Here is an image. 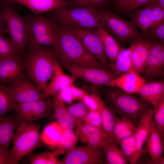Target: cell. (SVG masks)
I'll list each match as a JSON object with an SVG mask.
<instances>
[{"mask_svg": "<svg viewBox=\"0 0 164 164\" xmlns=\"http://www.w3.org/2000/svg\"><path fill=\"white\" fill-rule=\"evenodd\" d=\"M54 49L61 66L75 65L105 69L68 26L61 24L58 25V41Z\"/></svg>", "mask_w": 164, "mask_h": 164, "instance_id": "6da1fadb", "label": "cell"}, {"mask_svg": "<svg viewBox=\"0 0 164 164\" xmlns=\"http://www.w3.org/2000/svg\"><path fill=\"white\" fill-rule=\"evenodd\" d=\"M29 51L24 63L29 78L42 93L54 73L57 59L53 49L30 44Z\"/></svg>", "mask_w": 164, "mask_h": 164, "instance_id": "7a4b0ae2", "label": "cell"}, {"mask_svg": "<svg viewBox=\"0 0 164 164\" xmlns=\"http://www.w3.org/2000/svg\"><path fill=\"white\" fill-rule=\"evenodd\" d=\"M104 101L121 118L130 119L137 124L151 104L140 97L116 87H108L103 92Z\"/></svg>", "mask_w": 164, "mask_h": 164, "instance_id": "3957f363", "label": "cell"}, {"mask_svg": "<svg viewBox=\"0 0 164 164\" xmlns=\"http://www.w3.org/2000/svg\"><path fill=\"white\" fill-rule=\"evenodd\" d=\"M4 14L7 29L18 56L32 39L28 22V17L21 15L16 11L12 3L6 0H0Z\"/></svg>", "mask_w": 164, "mask_h": 164, "instance_id": "277c9868", "label": "cell"}, {"mask_svg": "<svg viewBox=\"0 0 164 164\" xmlns=\"http://www.w3.org/2000/svg\"><path fill=\"white\" fill-rule=\"evenodd\" d=\"M50 16L60 24L71 27L96 29L100 25L96 8L91 5L58 8L51 11Z\"/></svg>", "mask_w": 164, "mask_h": 164, "instance_id": "5b68a950", "label": "cell"}, {"mask_svg": "<svg viewBox=\"0 0 164 164\" xmlns=\"http://www.w3.org/2000/svg\"><path fill=\"white\" fill-rule=\"evenodd\" d=\"M40 136L39 126L33 122L18 125L10 151V164H17L30 155L39 145Z\"/></svg>", "mask_w": 164, "mask_h": 164, "instance_id": "8992f818", "label": "cell"}, {"mask_svg": "<svg viewBox=\"0 0 164 164\" xmlns=\"http://www.w3.org/2000/svg\"><path fill=\"white\" fill-rule=\"evenodd\" d=\"M96 9L101 26L119 43H129L139 36L137 27L132 21L104 8Z\"/></svg>", "mask_w": 164, "mask_h": 164, "instance_id": "52a82bcc", "label": "cell"}, {"mask_svg": "<svg viewBox=\"0 0 164 164\" xmlns=\"http://www.w3.org/2000/svg\"><path fill=\"white\" fill-rule=\"evenodd\" d=\"M29 27L32 35L29 44L54 49L58 39V25L56 22L41 15L28 17Z\"/></svg>", "mask_w": 164, "mask_h": 164, "instance_id": "ba28073f", "label": "cell"}, {"mask_svg": "<svg viewBox=\"0 0 164 164\" xmlns=\"http://www.w3.org/2000/svg\"><path fill=\"white\" fill-rule=\"evenodd\" d=\"M48 98L15 105L14 110L16 113L15 117L18 125L22 123H32L51 116L53 114L51 99Z\"/></svg>", "mask_w": 164, "mask_h": 164, "instance_id": "9c48e42d", "label": "cell"}, {"mask_svg": "<svg viewBox=\"0 0 164 164\" xmlns=\"http://www.w3.org/2000/svg\"><path fill=\"white\" fill-rule=\"evenodd\" d=\"M12 103L17 104L37 101L42 98V92L24 76L11 83L4 84Z\"/></svg>", "mask_w": 164, "mask_h": 164, "instance_id": "30bf717a", "label": "cell"}, {"mask_svg": "<svg viewBox=\"0 0 164 164\" xmlns=\"http://www.w3.org/2000/svg\"><path fill=\"white\" fill-rule=\"evenodd\" d=\"M62 66L75 80L80 79L95 85H106L117 76L112 72L104 69L75 65Z\"/></svg>", "mask_w": 164, "mask_h": 164, "instance_id": "8fae6325", "label": "cell"}, {"mask_svg": "<svg viewBox=\"0 0 164 164\" xmlns=\"http://www.w3.org/2000/svg\"><path fill=\"white\" fill-rule=\"evenodd\" d=\"M69 27L85 48L95 57L104 68L110 71L109 62L96 30Z\"/></svg>", "mask_w": 164, "mask_h": 164, "instance_id": "7c38bea8", "label": "cell"}, {"mask_svg": "<svg viewBox=\"0 0 164 164\" xmlns=\"http://www.w3.org/2000/svg\"><path fill=\"white\" fill-rule=\"evenodd\" d=\"M104 154L103 147H95L87 145L75 148L67 152L61 164H101Z\"/></svg>", "mask_w": 164, "mask_h": 164, "instance_id": "4fadbf2b", "label": "cell"}, {"mask_svg": "<svg viewBox=\"0 0 164 164\" xmlns=\"http://www.w3.org/2000/svg\"><path fill=\"white\" fill-rule=\"evenodd\" d=\"M164 75V43L153 40L141 75L146 81L154 80Z\"/></svg>", "mask_w": 164, "mask_h": 164, "instance_id": "5bb4252c", "label": "cell"}, {"mask_svg": "<svg viewBox=\"0 0 164 164\" xmlns=\"http://www.w3.org/2000/svg\"><path fill=\"white\" fill-rule=\"evenodd\" d=\"M131 21L142 31L148 30L164 20V10L144 5L130 14Z\"/></svg>", "mask_w": 164, "mask_h": 164, "instance_id": "9a60e30c", "label": "cell"}, {"mask_svg": "<svg viewBox=\"0 0 164 164\" xmlns=\"http://www.w3.org/2000/svg\"><path fill=\"white\" fill-rule=\"evenodd\" d=\"M153 109L151 108L143 114L137 124L135 150L129 164H135L140 159L143 146L148 138L153 122Z\"/></svg>", "mask_w": 164, "mask_h": 164, "instance_id": "2e32d148", "label": "cell"}, {"mask_svg": "<svg viewBox=\"0 0 164 164\" xmlns=\"http://www.w3.org/2000/svg\"><path fill=\"white\" fill-rule=\"evenodd\" d=\"M152 41L139 36L129 42L132 70L140 75L145 67Z\"/></svg>", "mask_w": 164, "mask_h": 164, "instance_id": "e0dca14e", "label": "cell"}, {"mask_svg": "<svg viewBox=\"0 0 164 164\" xmlns=\"http://www.w3.org/2000/svg\"><path fill=\"white\" fill-rule=\"evenodd\" d=\"M75 132L78 140L91 146L103 147L108 140H111L101 128L82 122L76 126Z\"/></svg>", "mask_w": 164, "mask_h": 164, "instance_id": "ac0fdd59", "label": "cell"}, {"mask_svg": "<svg viewBox=\"0 0 164 164\" xmlns=\"http://www.w3.org/2000/svg\"><path fill=\"white\" fill-rule=\"evenodd\" d=\"M23 67L16 55L0 57V82L8 84L22 77Z\"/></svg>", "mask_w": 164, "mask_h": 164, "instance_id": "d6986e66", "label": "cell"}, {"mask_svg": "<svg viewBox=\"0 0 164 164\" xmlns=\"http://www.w3.org/2000/svg\"><path fill=\"white\" fill-rule=\"evenodd\" d=\"M145 79L133 70L124 73L109 82L107 87H116L128 93H138L145 82Z\"/></svg>", "mask_w": 164, "mask_h": 164, "instance_id": "ffe728a7", "label": "cell"}, {"mask_svg": "<svg viewBox=\"0 0 164 164\" xmlns=\"http://www.w3.org/2000/svg\"><path fill=\"white\" fill-rule=\"evenodd\" d=\"M45 90L42 93V99L52 97L63 88L74 84L75 80L66 74L58 60L55 63L53 74Z\"/></svg>", "mask_w": 164, "mask_h": 164, "instance_id": "44dd1931", "label": "cell"}, {"mask_svg": "<svg viewBox=\"0 0 164 164\" xmlns=\"http://www.w3.org/2000/svg\"><path fill=\"white\" fill-rule=\"evenodd\" d=\"M66 104L59 93L52 97L51 108L56 121L64 129H73L78 123L69 113Z\"/></svg>", "mask_w": 164, "mask_h": 164, "instance_id": "7402d4cb", "label": "cell"}, {"mask_svg": "<svg viewBox=\"0 0 164 164\" xmlns=\"http://www.w3.org/2000/svg\"><path fill=\"white\" fill-rule=\"evenodd\" d=\"M13 3L22 4L36 14L51 11L68 6V2L66 0H6Z\"/></svg>", "mask_w": 164, "mask_h": 164, "instance_id": "603a6c76", "label": "cell"}, {"mask_svg": "<svg viewBox=\"0 0 164 164\" xmlns=\"http://www.w3.org/2000/svg\"><path fill=\"white\" fill-rule=\"evenodd\" d=\"M138 94L140 97L154 106L164 97V81H145Z\"/></svg>", "mask_w": 164, "mask_h": 164, "instance_id": "cb8c5ba5", "label": "cell"}, {"mask_svg": "<svg viewBox=\"0 0 164 164\" xmlns=\"http://www.w3.org/2000/svg\"><path fill=\"white\" fill-rule=\"evenodd\" d=\"M18 126L15 117L6 115L0 117V148L7 153H10V145Z\"/></svg>", "mask_w": 164, "mask_h": 164, "instance_id": "d4e9b609", "label": "cell"}, {"mask_svg": "<svg viewBox=\"0 0 164 164\" xmlns=\"http://www.w3.org/2000/svg\"><path fill=\"white\" fill-rule=\"evenodd\" d=\"M64 129L57 121L46 125L40 134V139L45 145L55 152L58 147Z\"/></svg>", "mask_w": 164, "mask_h": 164, "instance_id": "484cf974", "label": "cell"}, {"mask_svg": "<svg viewBox=\"0 0 164 164\" xmlns=\"http://www.w3.org/2000/svg\"><path fill=\"white\" fill-rule=\"evenodd\" d=\"M95 30L101 39L110 64L114 63L121 49L119 43L100 25Z\"/></svg>", "mask_w": 164, "mask_h": 164, "instance_id": "4316f807", "label": "cell"}, {"mask_svg": "<svg viewBox=\"0 0 164 164\" xmlns=\"http://www.w3.org/2000/svg\"><path fill=\"white\" fill-rule=\"evenodd\" d=\"M97 98L98 110L100 112L102 119V129L108 138L111 140H113L112 130L115 123L119 118L97 93Z\"/></svg>", "mask_w": 164, "mask_h": 164, "instance_id": "83f0119b", "label": "cell"}, {"mask_svg": "<svg viewBox=\"0 0 164 164\" xmlns=\"http://www.w3.org/2000/svg\"><path fill=\"white\" fill-rule=\"evenodd\" d=\"M162 138L153 122L146 142V149L154 164H159V159L162 155L163 152Z\"/></svg>", "mask_w": 164, "mask_h": 164, "instance_id": "f1b7e54d", "label": "cell"}, {"mask_svg": "<svg viewBox=\"0 0 164 164\" xmlns=\"http://www.w3.org/2000/svg\"><path fill=\"white\" fill-rule=\"evenodd\" d=\"M135 124L130 119L118 118L113 128L112 139L118 143L120 140L132 135L136 130Z\"/></svg>", "mask_w": 164, "mask_h": 164, "instance_id": "f546056e", "label": "cell"}, {"mask_svg": "<svg viewBox=\"0 0 164 164\" xmlns=\"http://www.w3.org/2000/svg\"><path fill=\"white\" fill-rule=\"evenodd\" d=\"M118 143L113 140L107 141L103 146L105 163L127 164L128 162L121 149Z\"/></svg>", "mask_w": 164, "mask_h": 164, "instance_id": "4dcf8cb0", "label": "cell"}, {"mask_svg": "<svg viewBox=\"0 0 164 164\" xmlns=\"http://www.w3.org/2000/svg\"><path fill=\"white\" fill-rule=\"evenodd\" d=\"M110 71L117 77L126 72L132 70L131 53L129 48L121 49L115 62L109 64Z\"/></svg>", "mask_w": 164, "mask_h": 164, "instance_id": "1f68e13d", "label": "cell"}, {"mask_svg": "<svg viewBox=\"0 0 164 164\" xmlns=\"http://www.w3.org/2000/svg\"><path fill=\"white\" fill-rule=\"evenodd\" d=\"M78 140V137L73 129H64L60 144L54 153L57 156L65 153L75 147Z\"/></svg>", "mask_w": 164, "mask_h": 164, "instance_id": "d6a6232c", "label": "cell"}, {"mask_svg": "<svg viewBox=\"0 0 164 164\" xmlns=\"http://www.w3.org/2000/svg\"><path fill=\"white\" fill-rule=\"evenodd\" d=\"M29 161L31 164H61L57 156L53 152H45L29 155Z\"/></svg>", "mask_w": 164, "mask_h": 164, "instance_id": "836d02e7", "label": "cell"}, {"mask_svg": "<svg viewBox=\"0 0 164 164\" xmlns=\"http://www.w3.org/2000/svg\"><path fill=\"white\" fill-rule=\"evenodd\" d=\"M153 114L154 124L163 138L164 132V97L154 106Z\"/></svg>", "mask_w": 164, "mask_h": 164, "instance_id": "e575fe53", "label": "cell"}, {"mask_svg": "<svg viewBox=\"0 0 164 164\" xmlns=\"http://www.w3.org/2000/svg\"><path fill=\"white\" fill-rule=\"evenodd\" d=\"M139 36L152 40L164 43V20L147 30L139 32Z\"/></svg>", "mask_w": 164, "mask_h": 164, "instance_id": "d590c367", "label": "cell"}, {"mask_svg": "<svg viewBox=\"0 0 164 164\" xmlns=\"http://www.w3.org/2000/svg\"><path fill=\"white\" fill-rule=\"evenodd\" d=\"M68 111L70 115L78 124L84 122L88 111V109L81 101L67 107Z\"/></svg>", "mask_w": 164, "mask_h": 164, "instance_id": "8d00e7d4", "label": "cell"}, {"mask_svg": "<svg viewBox=\"0 0 164 164\" xmlns=\"http://www.w3.org/2000/svg\"><path fill=\"white\" fill-rule=\"evenodd\" d=\"M15 108L5 89L4 84L0 82V117L6 115L14 110Z\"/></svg>", "mask_w": 164, "mask_h": 164, "instance_id": "74e56055", "label": "cell"}, {"mask_svg": "<svg viewBox=\"0 0 164 164\" xmlns=\"http://www.w3.org/2000/svg\"><path fill=\"white\" fill-rule=\"evenodd\" d=\"M68 6L78 7L91 5L95 8H104L111 4L110 0H70Z\"/></svg>", "mask_w": 164, "mask_h": 164, "instance_id": "f35d334b", "label": "cell"}, {"mask_svg": "<svg viewBox=\"0 0 164 164\" xmlns=\"http://www.w3.org/2000/svg\"><path fill=\"white\" fill-rule=\"evenodd\" d=\"M135 133L132 135L123 139L118 142L120 149L129 163L134 152L135 148Z\"/></svg>", "mask_w": 164, "mask_h": 164, "instance_id": "ab89813d", "label": "cell"}, {"mask_svg": "<svg viewBox=\"0 0 164 164\" xmlns=\"http://www.w3.org/2000/svg\"><path fill=\"white\" fill-rule=\"evenodd\" d=\"M0 32V57L17 55L15 46L10 38Z\"/></svg>", "mask_w": 164, "mask_h": 164, "instance_id": "60d3db41", "label": "cell"}, {"mask_svg": "<svg viewBox=\"0 0 164 164\" xmlns=\"http://www.w3.org/2000/svg\"><path fill=\"white\" fill-rule=\"evenodd\" d=\"M84 122L91 125L102 128L101 117L98 110H89Z\"/></svg>", "mask_w": 164, "mask_h": 164, "instance_id": "b9f144b4", "label": "cell"}, {"mask_svg": "<svg viewBox=\"0 0 164 164\" xmlns=\"http://www.w3.org/2000/svg\"><path fill=\"white\" fill-rule=\"evenodd\" d=\"M134 0H110L111 4L118 12L130 14V10Z\"/></svg>", "mask_w": 164, "mask_h": 164, "instance_id": "7bdbcfd3", "label": "cell"}, {"mask_svg": "<svg viewBox=\"0 0 164 164\" xmlns=\"http://www.w3.org/2000/svg\"><path fill=\"white\" fill-rule=\"evenodd\" d=\"M81 101L85 104L89 110H98L97 93L88 94Z\"/></svg>", "mask_w": 164, "mask_h": 164, "instance_id": "ee69618b", "label": "cell"}, {"mask_svg": "<svg viewBox=\"0 0 164 164\" xmlns=\"http://www.w3.org/2000/svg\"><path fill=\"white\" fill-rule=\"evenodd\" d=\"M70 88L73 100L81 101L88 93L84 89L76 87L74 84L70 86Z\"/></svg>", "mask_w": 164, "mask_h": 164, "instance_id": "f6af8a7d", "label": "cell"}, {"mask_svg": "<svg viewBox=\"0 0 164 164\" xmlns=\"http://www.w3.org/2000/svg\"><path fill=\"white\" fill-rule=\"evenodd\" d=\"M59 93L66 104H70L73 101L70 86L63 88Z\"/></svg>", "mask_w": 164, "mask_h": 164, "instance_id": "bcb514c9", "label": "cell"}, {"mask_svg": "<svg viewBox=\"0 0 164 164\" xmlns=\"http://www.w3.org/2000/svg\"><path fill=\"white\" fill-rule=\"evenodd\" d=\"M6 23L4 14L0 4V32L4 34L8 33V30L5 27Z\"/></svg>", "mask_w": 164, "mask_h": 164, "instance_id": "7dc6e473", "label": "cell"}, {"mask_svg": "<svg viewBox=\"0 0 164 164\" xmlns=\"http://www.w3.org/2000/svg\"><path fill=\"white\" fill-rule=\"evenodd\" d=\"M0 164H10V153L0 148Z\"/></svg>", "mask_w": 164, "mask_h": 164, "instance_id": "c3c4849f", "label": "cell"}, {"mask_svg": "<svg viewBox=\"0 0 164 164\" xmlns=\"http://www.w3.org/2000/svg\"><path fill=\"white\" fill-rule=\"evenodd\" d=\"M144 5L158 8L164 10V0H152Z\"/></svg>", "mask_w": 164, "mask_h": 164, "instance_id": "681fc988", "label": "cell"}, {"mask_svg": "<svg viewBox=\"0 0 164 164\" xmlns=\"http://www.w3.org/2000/svg\"><path fill=\"white\" fill-rule=\"evenodd\" d=\"M152 0H134L130 10V13L138 7L145 5Z\"/></svg>", "mask_w": 164, "mask_h": 164, "instance_id": "f907efd6", "label": "cell"}]
</instances>
